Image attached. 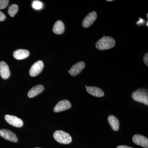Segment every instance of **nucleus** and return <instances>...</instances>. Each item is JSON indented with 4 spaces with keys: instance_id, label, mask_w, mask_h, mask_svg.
Here are the masks:
<instances>
[{
    "instance_id": "obj_26",
    "label": "nucleus",
    "mask_w": 148,
    "mask_h": 148,
    "mask_svg": "<svg viewBox=\"0 0 148 148\" xmlns=\"http://www.w3.org/2000/svg\"><path fill=\"white\" fill-rule=\"evenodd\" d=\"M40 148V147H36V148Z\"/></svg>"
},
{
    "instance_id": "obj_14",
    "label": "nucleus",
    "mask_w": 148,
    "mask_h": 148,
    "mask_svg": "<svg viewBox=\"0 0 148 148\" xmlns=\"http://www.w3.org/2000/svg\"><path fill=\"white\" fill-rule=\"evenodd\" d=\"M29 55V51L26 49H17L13 53L14 57L17 60H22L27 58Z\"/></svg>"
},
{
    "instance_id": "obj_23",
    "label": "nucleus",
    "mask_w": 148,
    "mask_h": 148,
    "mask_svg": "<svg viewBox=\"0 0 148 148\" xmlns=\"http://www.w3.org/2000/svg\"><path fill=\"white\" fill-rule=\"evenodd\" d=\"M144 20H143L142 18H140V21H138V22H137V24L138 25H140V24H143V23H144Z\"/></svg>"
},
{
    "instance_id": "obj_5",
    "label": "nucleus",
    "mask_w": 148,
    "mask_h": 148,
    "mask_svg": "<svg viewBox=\"0 0 148 148\" xmlns=\"http://www.w3.org/2000/svg\"><path fill=\"white\" fill-rule=\"evenodd\" d=\"M5 119L8 123L14 127H20L24 125L23 121L15 116L6 115Z\"/></svg>"
},
{
    "instance_id": "obj_17",
    "label": "nucleus",
    "mask_w": 148,
    "mask_h": 148,
    "mask_svg": "<svg viewBox=\"0 0 148 148\" xmlns=\"http://www.w3.org/2000/svg\"><path fill=\"white\" fill-rule=\"evenodd\" d=\"M18 11V6L16 4H12L9 7L8 13L12 17L15 16Z\"/></svg>"
},
{
    "instance_id": "obj_21",
    "label": "nucleus",
    "mask_w": 148,
    "mask_h": 148,
    "mask_svg": "<svg viewBox=\"0 0 148 148\" xmlns=\"http://www.w3.org/2000/svg\"><path fill=\"white\" fill-rule=\"evenodd\" d=\"M144 62L146 66H148V53H146L144 56L143 58Z\"/></svg>"
},
{
    "instance_id": "obj_27",
    "label": "nucleus",
    "mask_w": 148,
    "mask_h": 148,
    "mask_svg": "<svg viewBox=\"0 0 148 148\" xmlns=\"http://www.w3.org/2000/svg\"><path fill=\"white\" fill-rule=\"evenodd\" d=\"M147 17H148V14H147Z\"/></svg>"
},
{
    "instance_id": "obj_19",
    "label": "nucleus",
    "mask_w": 148,
    "mask_h": 148,
    "mask_svg": "<svg viewBox=\"0 0 148 148\" xmlns=\"http://www.w3.org/2000/svg\"><path fill=\"white\" fill-rule=\"evenodd\" d=\"M8 0H0V10L5 8L8 5Z\"/></svg>"
},
{
    "instance_id": "obj_22",
    "label": "nucleus",
    "mask_w": 148,
    "mask_h": 148,
    "mask_svg": "<svg viewBox=\"0 0 148 148\" xmlns=\"http://www.w3.org/2000/svg\"><path fill=\"white\" fill-rule=\"evenodd\" d=\"M116 148H133L131 147H128L127 146L125 145H120L118 146Z\"/></svg>"
},
{
    "instance_id": "obj_15",
    "label": "nucleus",
    "mask_w": 148,
    "mask_h": 148,
    "mask_svg": "<svg viewBox=\"0 0 148 148\" xmlns=\"http://www.w3.org/2000/svg\"><path fill=\"white\" fill-rule=\"evenodd\" d=\"M65 31V26L63 21L58 20L56 21L53 25V32L56 34L60 35L63 34Z\"/></svg>"
},
{
    "instance_id": "obj_8",
    "label": "nucleus",
    "mask_w": 148,
    "mask_h": 148,
    "mask_svg": "<svg viewBox=\"0 0 148 148\" xmlns=\"http://www.w3.org/2000/svg\"><path fill=\"white\" fill-rule=\"evenodd\" d=\"M97 17V13L91 12L85 17L82 22V26L85 28H88L94 23Z\"/></svg>"
},
{
    "instance_id": "obj_10",
    "label": "nucleus",
    "mask_w": 148,
    "mask_h": 148,
    "mask_svg": "<svg viewBox=\"0 0 148 148\" xmlns=\"http://www.w3.org/2000/svg\"><path fill=\"white\" fill-rule=\"evenodd\" d=\"M85 64L83 61L78 62L72 66L69 73L72 76H75L79 74L84 69Z\"/></svg>"
},
{
    "instance_id": "obj_12",
    "label": "nucleus",
    "mask_w": 148,
    "mask_h": 148,
    "mask_svg": "<svg viewBox=\"0 0 148 148\" xmlns=\"http://www.w3.org/2000/svg\"><path fill=\"white\" fill-rule=\"evenodd\" d=\"M86 91L91 95L96 97H102L104 96V92L99 88L85 86Z\"/></svg>"
},
{
    "instance_id": "obj_6",
    "label": "nucleus",
    "mask_w": 148,
    "mask_h": 148,
    "mask_svg": "<svg viewBox=\"0 0 148 148\" xmlns=\"http://www.w3.org/2000/svg\"><path fill=\"white\" fill-rule=\"evenodd\" d=\"M0 136L5 140L13 143H17L18 141L16 135L9 130H0Z\"/></svg>"
},
{
    "instance_id": "obj_2",
    "label": "nucleus",
    "mask_w": 148,
    "mask_h": 148,
    "mask_svg": "<svg viewBox=\"0 0 148 148\" xmlns=\"http://www.w3.org/2000/svg\"><path fill=\"white\" fill-rule=\"evenodd\" d=\"M132 98L133 100L139 103H143L148 106V89L141 88L137 89L132 93Z\"/></svg>"
},
{
    "instance_id": "obj_25",
    "label": "nucleus",
    "mask_w": 148,
    "mask_h": 148,
    "mask_svg": "<svg viewBox=\"0 0 148 148\" xmlns=\"http://www.w3.org/2000/svg\"><path fill=\"white\" fill-rule=\"evenodd\" d=\"M148 21H147V27L148 26Z\"/></svg>"
},
{
    "instance_id": "obj_16",
    "label": "nucleus",
    "mask_w": 148,
    "mask_h": 148,
    "mask_svg": "<svg viewBox=\"0 0 148 148\" xmlns=\"http://www.w3.org/2000/svg\"><path fill=\"white\" fill-rule=\"evenodd\" d=\"M108 121L112 129L114 131H118L119 128V119L114 116H109L108 118Z\"/></svg>"
},
{
    "instance_id": "obj_9",
    "label": "nucleus",
    "mask_w": 148,
    "mask_h": 148,
    "mask_svg": "<svg viewBox=\"0 0 148 148\" xmlns=\"http://www.w3.org/2000/svg\"><path fill=\"white\" fill-rule=\"evenodd\" d=\"M71 104L68 100H64L59 101L53 108L55 112H59L66 110L71 108Z\"/></svg>"
},
{
    "instance_id": "obj_20",
    "label": "nucleus",
    "mask_w": 148,
    "mask_h": 148,
    "mask_svg": "<svg viewBox=\"0 0 148 148\" xmlns=\"http://www.w3.org/2000/svg\"><path fill=\"white\" fill-rule=\"evenodd\" d=\"M6 18L5 14L0 11V21H5Z\"/></svg>"
},
{
    "instance_id": "obj_11",
    "label": "nucleus",
    "mask_w": 148,
    "mask_h": 148,
    "mask_svg": "<svg viewBox=\"0 0 148 148\" xmlns=\"http://www.w3.org/2000/svg\"><path fill=\"white\" fill-rule=\"evenodd\" d=\"M0 75L3 79H8L10 75V72L8 64L3 61L0 62Z\"/></svg>"
},
{
    "instance_id": "obj_1",
    "label": "nucleus",
    "mask_w": 148,
    "mask_h": 148,
    "mask_svg": "<svg viewBox=\"0 0 148 148\" xmlns=\"http://www.w3.org/2000/svg\"><path fill=\"white\" fill-rule=\"evenodd\" d=\"M115 43V40L113 38L110 36H105L97 42L95 46L99 50H107L113 47Z\"/></svg>"
},
{
    "instance_id": "obj_24",
    "label": "nucleus",
    "mask_w": 148,
    "mask_h": 148,
    "mask_svg": "<svg viewBox=\"0 0 148 148\" xmlns=\"http://www.w3.org/2000/svg\"><path fill=\"white\" fill-rule=\"evenodd\" d=\"M113 0H107V1H113Z\"/></svg>"
},
{
    "instance_id": "obj_18",
    "label": "nucleus",
    "mask_w": 148,
    "mask_h": 148,
    "mask_svg": "<svg viewBox=\"0 0 148 148\" xmlns=\"http://www.w3.org/2000/svg\"><path fill=\"white\" fill-rule=\"evenodd\" d=\"M43 4L42 3L38 1H34L33 2L32 7L36 10H40L42 8Z\"/></svg>"
},
{
    "instance_id": "obj_13",
    "label": "nucleus",
    "mask_w": 148,
    "mask_h": 148,
    "mask_svg": "<svg viewBox=\"0 0 148 148\" xmlns=\"http://www.w3.org/2000/svg\"><path fill=\"white\" fill-rule=\"evenodd\" d=\"M44 90V87L42 85H38L34 86L30 89L28 93V96L29 98H34L38 95Z\"/></svg>"
},
{
    "instance_id": "obj_3",
    "label": "nucleus",
    "mask_w": 148,
    "mask_h": 148,
    "mask_svg": "<svg viewBox=\"0 0 148 148\" xmlns=\"http://www.w3.org/2000/svg\"><path fill=\"white\" fill-rule=\"evenodd\" d=\"M53 137L56 141L60 144L67 145L72 141V137L70 134L63 130H56L53 133Z\"/></svg>"
},
{
    "instance_id": "obj_7",
    "label": "nucleus",
    "mask_w": 148,
    "mask_h": 148,
    "mask_svg": "<svg viewBox=\"0 0 148 148\" xmlns=\"http://www.w3.org/2000/svg\"><path fill=\"white\" fill-rule=\"evenodd\" d=\"M132 142L137 145L141 146L145 148H148V139L145 136L135 134L132 137Z\"/></svg>"
},
{
    "instance_id": "obj_4",
    "label": "nucleus",
    "mask_w": 148,
    "mask_h": 148,
    "mask_svg": "<svg viewBox=\"0 0 148 148\" xmlns=\"http://www.w3.org/2000/svg\"><path fill=\"white\" fill-rule=\"evenodd\" d=\"M43 62L38 61L35 62L30 68L29 74L32 77H36L40 73L44 68Z\"/></svg>"
}]
</instances>
